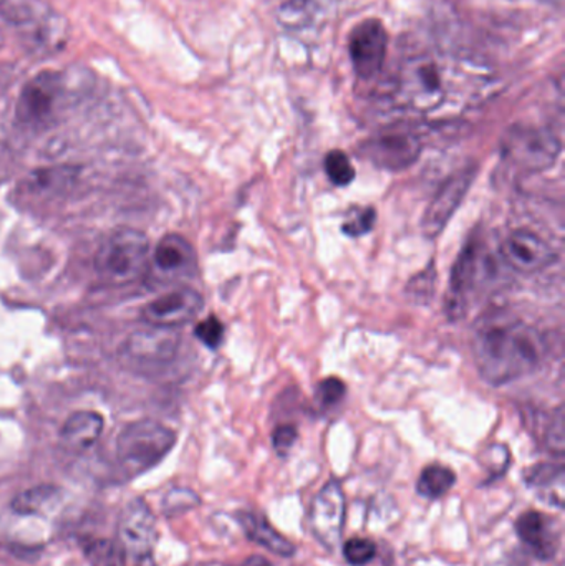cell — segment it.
<instances>
[{
  "label": "cell",
  "instance_id": "6da1fadb",
  "mask_svg": "<svg viewBox=\"0 0 565 566\" xmlns=\"http://www.w3.org/2000/svg\"><path fill=\"white\" fill-rule=\"evenodd\" d=\"M471 353L481 378L504 386L536 373L546 359L547 343L536 326L496 312L478 323Z\"/></svg>",
  "mask_w": 565,
  "mask_h": 566
},
{
  "label": "cell",
  "instance_id": "7a4b0ae2",
  "mask_svg": "<svg viewBox=\"0 0 565 566\" xmlns=\"http://www.w3.org/2000/svg\"><path fill=\"white\" fill-rule=\"evenodd\" d=\"M90 78L72 70H43L27 80L15 102V118L30 129H43L69 108Z\"/></svg>",
  "mask_w": 565,
  "mask_h": 566
},
{
  "label": "cell",
  "instance_id": "3957f363",
  "mask_svg": "<svg viewBox=\"0 0 565 566\" xmlns=\"http://www.w3.org/2000/svg\"><path fill=\"white\" fill-rule=\"evenodd\" d=\"M453 70L435 52L405 55L391 80L390 96L404 108L433 112L448 98Z\"/></svg>",
  "mask_w": 565,
  "mask_h": 566
},
{
  "label": "cell",
  "instance_id": "277c9868",
  "mask_svg": "<svg viewBox=\"0 0 565 566\" xmlns=\"http://www.w3.org/2000/svg\"><path fill=\"white\" fill-rule=\"evenodd\" d=\"M0 17L30 53H53L69 36L65 19L42 0H0Z\"/></svg>",
  "mask_w": 565,
  "mask_h": 566
},
{
  "label": "cell",
  "instance_id": "5b68a950",
  "mask_svg": "<svg viewBox=\"0 0 565 566\" xmlns=\"http://www.w3.org/2000/svg\"><path fill=\"white\" fill-rule=\"evenodd\" d=\"M149 241L136 229L113 231L95 255L96 272L108 283H129L146 274Z\"/></svg>",
  "mask_w": 565,
  "mask_h": 566
},
{
  "label": "cell",
  "instance_id": "8992f818",
  "mask_svg": "<svg viewBox=\"0 0 565 566\" xmlns=\"http://www.w3.org/2000/svg\"><path fill=\"white\" fill-rule=\"evenodd\" d=\"M176 434L153 419L132 422L123 429L116 444L119 462L133 475L155 468L175 448Z\"/></svg>",
  "mask_w": 565,
  "mask_h": 566
},
{
  "label": "cell",
  "instance_id": "52a82bcc",
  "mask_svg": "<svg viewBox=\"0 0 565 566\" xmlns=\"http://www.w3.org/2000/svg\"><path fill=\"white\" fill-rule=\"evenodd\" d=\"M561 149L556 133L543 126L514 125L501 139L503 158L530 172L550 169L559 158Z\"/></svg>",
  "mask_w": 565,
  "mask_h": 566
},
{
  "label": "cell",
  "instance_id": "ba28073f",
  "mask_svg": "<svg viewBox=\"0 0 565 566\" xmlns=\"http://www.w3.org/2000/svg\"><path fill=\"white\" fill-rule=\"evenodd\" d=\"M388 53V33L381 20H362L350 32L348 55L357 78L368 82L377 78Z\"/></svg>",
  "mask_w": 565,
  "mask_h": 566
},
{
  "label": "cell",
  "instance_id": "9c48e42d",
  "mask_svg": "<svg viewBox=\"0 0 565 566\" xmlns=\"http://www.w3.org/2000/svg\"><path fill=\"white\" fill-rule=\"evenodd\" d=\"M477 165L467 166V168L451 176L440 189L435 198L428 205L421 219V231L428 239H437L447 228L448 222L453 218L454 212L460 209L461 202L467 198L471 185L477 179Z\"/></svg>",
  "mask_w": 565,
  "mask_h": 566
},
{
  "label": "cell",
  "instance_id": "30bf717a",
  "mask_svg": "<svg viewBox=\"0 0 565 566\" xmlns=\"http://www.w3.org/2000/svg\"><path fill=\"white\" fill-rule=\"evenodd\" d=\"M205 306L201 293L191 286H176L142 310L143 322L159 328H176L191 322Z\"/></svg>",
  "mask_w": 565,
  "mask_h": 566
},
{
  "label": "cell",
  "instance_id": "8fae6325",
  "mask_svg": "<svg viewBox=\"0 0 565 566\" xmlns=\"http://www.w3.org/2000/svg\"><path fill=\"white\" fill-rule=\"evenodd\" d=\"M421 139L410 132H387L374 136L362 146V155L377 168L404 171L418 161Z\"/></svg>",
  "mask_w": 565,
  "mask_h": 566
},
{
  "label": "cell",
  "instance_id": "7c38bea8",
  "mask_svg": "<svg viewBox=\"0 0 565 566\" xmlns=\"http://www.w3.org/2000/svg\"><path fill=\"white\" fill-rule=\"evenodd\" d=\"M504 264L524 275L546 271L556 262L557 254L543 238L531 231H514L501 245Z\"/></svg>",
  "mask_w": 565,
  "mask_h": 566
},
{
  "label": "cell",
  "instance_id": "4fadbf2b",
  "mask_svg": "<svg viewBox=\"0 0 565 566\" xmlns=\"http://www.w3.org/2000/svg\"><path fill=\"white\" fill-rule=\"evenodd\" d=\"M312 532L325 547L341 542L345 522V495L337 481L328 482L312 504Z\"/></svg>",
  "mask_w": 565,
  "mask_h": 566
},
{
  "label": "cell",
  "instance_id": "5bb4252c",
  "mask_svg": "<svg viewBox=\"0 0 565 566\" xmlns=\"http://www.w3.org/2000/svg\"><path fill=\"white\" fill-rule=\"evenodd\" d=\"M119 544L126 557L143 562L151 555L156 544V522L153 512L142 501H133L123 511L119 521Z\"/></svg>",
  "mask_w": 565,
  "mask_h": 566
},
{
  "label": "cell",
  "instance_id": "9a60e30c",
  "mask_svg": "<svg viewBox=\"0 0 565 566\" xmlns=\"http://www.w3.org/2000/svg\"><path fill=\"white\" fill-rule=\"evenodd\" d=\"M481 258L480 244L477 241L468 242L454 262L451 271L450 290L444 300V313L450 319H460L467 315L468 300L473 292L474 283L480 275Z\"/></svg>",
  "mask_w": 565,
  "mask_h": 566
},
{
  "label": "cell",
  "instance_id": "2e32d148",
  "mask_svg": "<svg viewBox=\"0 0 565 566\" xmlns=\"http://www.w3.org/2000/svg\"><path fill=\"white\" fill-rule=\"evenodd\" d=\"M179 335L175 328H149L133 333L126 342V355L138 363H166L175 358L178 352Z\"/></svg>",
  "mask_w": 565,
  "mask_h": 566
},
{
  "label": "cell",
  "instance_id": "e0dca14e",
  "mask_svg": "<svg viewBox=\"0 0 565 566\" xmlns=\"http://www.w3.org/2000/svg\"><path fill=\"white\" fill-rule=\"evenodd\" d=\"M516 532L521 542L540 560H551L559 551V532L554 528L553 518L541 512H526L516 522Z\"/></svg>",
  "mask_w": 565,
  "mask_h": 566
},
{
  "label": "cell",
  "instance_id": "ac0fdd59",
  "mask_svg": "<svg viewBox=\"0 0 565 566\" xmlns=\"http://www.w3.org/2000/svg\"><path fill=\"white\" fill-rule=\"evenodd\" d=\"M153 264L165 277H188L196 271L195 249L181 235H165L153 252Z\"/></svg>",
  "mask_w": 565,
  "mask_h": 566
},
{
  "label": "cell",
  "instance_id": "d6986e66",
  "mask_svg": "<svg viewBox=\"0 0 565 566\" xmlns=\"http://www.w3.org/2000/svg\"><path fill=\"white\" fill-rule=\"evenodd\" d=\"M102 416L93 411H79L66 419L60 431V441L70 451H85L92 448L103 432Z\"/></svg>",
  "mask_w": 565,
  "mask_h": 566
},
{
  "label": "cell",
  "instance_id": "ffe728a7",
  "mask_svg": "<svg viewBox=\"0 0 565 566\" xmlns=\"http://www.w3.org/2000/svg\"><path fill=\"white\" fill-rule=\"evenodd\" d=\"M238 521L244 534L255 544L262 545L272 554H278L279 557H294V545L287 538L282 537L264 517L244 512V514H239Z\"/></svg>",
  "mask_w": 565,
  "mask_h": 566
},
{
  "label": "cell",
  "instance_id": "44dd1931",
  "mask_svg": "<svg viewBox=\"0 0 565 566\" xmlns=\"http://www.w3.org/2000/svg\"><path fill=\"white\" fill-rule=\"evenodd\" d=\"M454 484H457V474L450 468L440 464L428 465L418 479L417 492L421 497L435 501L448 494Z\"/></svg>",
  "mask_w": 565,
  "mask_h": 566
},
{
  "label": "cell",
  "instance_id": "7402d4cb",
  "mask_svg": "<svg viewBox=\"0 0 565 566\" xmlns=\"http://www.w3.org/2000/svg\"><path fill=\"white\" fill-rule=\"evenodd\" d=\"M83 552L92 566H125L126 552L119 542L93 538L83 544Z\"/></svg>",
  "mask_w": 565,
  "mask_h": 566
},
{
  "label": "cell",
  "instance_id": "603a6c76",
  "mask_svg": "<svg viewBox=\"0 0 565 566\" xmlns=\"http://www.w3.org/2000/svg\"><path fill=\"white\" fill-rule=\"evenodd\" d=\"M315 13H317L315 0H287L279 9V22L285 29H304L315 19Z\"/></svg>",
  "mask_w": 565,
  "mask_h": 566
},
{
  "label": "cell",
  "instance_id": "cb8c5ba5",
  "mask_svg": "<svg viewBox=\"0 0 565 566\" xmlns=\"http://www.w3.org/2000/svg\"><path fill=\"white\" fill-rule=\"evenodd\" d=\"M325 175L331 179L332 185L338 188H347L355 179V168L352 166L350 158L344 151L328 153L324 159Z\"/></svg>",
  "mask_w": 565,
  "mask_h": 566
},
{
  "label": "cell",
  "instance_id": "d4e9b609",
  "mask_svg": "<svg viewBox=\"0 0 565 566\" xmlns=\"http://www.w3.org/2000/svg\"><path fill=\"white\" fill-rule=\"evenodd\" d=\"M56 495V489L52 485H42V488H33L30 491L22 492L19 497L13 501L12 509L20 515L36 514L42 511L50 501Z\"/></svg>",
  "mask_w": 565,
  "mask_h": 566
},
{
  "label": "cell",
  "instance_id": "484cf974",
  "mask_svg": "<svg viewBox=\"0 0 565 566\" xmlns=\"http://www.w3.org/2000/svg\"><path fill=\"white\" fill-rule=\"evenodd\" d=\"M377 545L367 538H352L344 545V557L352 566H365L377 557Z\"/></svg>",
  "mask_w": 565,
  "mask_h": 566
},
{
  "label": "cell",
  "instance_id": "4316f807",
  "mask_svg": "<svg viewBox=\"0 0 565 566\" xmlns=\"http://www.w3.org/2000/svg\"><path fill=\"white\" fill-rule=\"evenodd\" d=\"M435 286H437V271L427 269L423 274L417 275L407 286L408 298L415 303H427L435 295Z\"/></svg>",
  "mask_w": 565,
  "mask_h": 566
},
{
  "label": "cell",
  "instance_id": "83f0119b",
  "mask_svg": "<svg viewBox=\"0 0 565 566\" xmlns=\"http://www.w3.org/2000/svg\"><path fill=\"white\" fill-rule=\"evenodd\" d=\"M195 335L209 349H218L224 339V325L218 316L211 315L196 326Z\"/></svg>",
  "mask_w": 565,
  "mask_h": 566
},
{
  "label": "cell",
  "instance_id": "f1b7e54d",
  "mask_svg": "<svg viewBox=\"0 0 565 566\" xmlns=\"http://www.w3.org/2000/svg\"><path fill=\"white\" fill-rule=\"evenodd\" d=\"M375 221H377V212L374 208L360 209V211H355L354 216H350L342 224V231L350 238H360V235L368 234L374 229Z\"/></svg>",
  "mask_w": 565,
  "mask_h": 566
},
{
  "label": "cell",
  "instance_id": "f546056e",
  "mask_svg": "<svg viewBox=\"0 0 565 566\" xmlns=\"http://www.w3.org/2000/svg\"><path fill=\"white\" fill-rule=\"evenodd\" d=\"M79 168H55L36 172L35 182L39 188L59 189L75 181Z\"/></svg>",
  "mask_w": 565,
  "mask_h": 566
},
{
  "label": "cell",
  "instance_id": "4dcf8cb0",
  "mask_svg": "<svg viewBox=\"0 0 565 566\" xmlns=\"http://www.w3.org/2000/svg\"><path fill=\"white\" fill-rule=\"evenodd\" d=\"M527 482L534 489H546L551 484L563 485V468H556V465L551 464L537 465L527 475Z\"/></svg>",
  "mask_w": 565,
  "mask_h": 566
},
{
  "label": "cell",
  "instance_id": "1f68e13d",
  "mask_svg": "<svg viewBox=\"0 0 565 566\" xmlns=\"http://www.w3.org/2000/svg\"><path fill=\"white\" fill-rule=\"evenodd\" d=\"M345 392H347V386L338 378L324 379L317 388L318 401L325 408L337 406L344 399Z\"/></svg>",
  "mask_w": 565,
  "mask_h": 566
},
{
  "label": "cell",
  "instance_id": "d6a6232c",
  "mask_svg": "<svg viewBox=\"0 0 565 566\" xmlns=\"http://www.w3.org/2000/svg\"><path fill=\"white\" fill-rule=\"evenodd\" d=\"M297 429L292 424L278 426L272 432V446L279 455H285L297 441Z\"/></svg>",
  "mask_w": 565,
  "mask_h": 566
},
{
  "label": "cell",
  "instance_id": "836d02e7",
  "mask_svg": "<svg viewBox=\"0 0 565 566\" xmlns=\"http://www.w3.org/2000/svg\"><path fill=\"white\" fill-rule=\"evenodd\" d=\"M547 448L556 454L563 455L564 452V415L563 408H557L556 416H553V422L550 424L546 434Z\"/></svg>",
  "mask_w": 565,
  "mask_h": 566
},
{
  "label": "cell",
  "instance_id": "e575fe53",
  "mask_svg": "<svg viewBox=\"0 0 565 566\" xmlns=\"http://www.w3.org/2000/svg\"><path fill=\"white\" fill-rule=\"evenodd\" d=\"M239 566H272V565L269 564V562L265 560V558L251 557V558H248V560L242 562V564Z\"/></svg>",
  "mask_w": 565,
  "mask_h": 566
}]
</instances>
